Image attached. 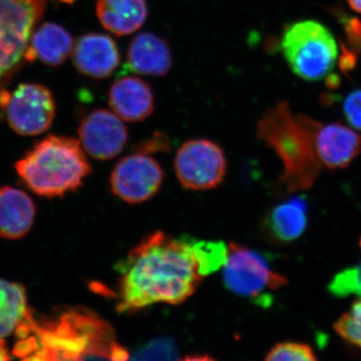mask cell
<instances>
[{
  "mask_svg": "<svg viewBox=\"0 0 361 361\" xmlns=\"http://www.w3.org/2000/svg\"><path fill=\"white\" fill-rule=\"evenodd\" d=\"M116 308L133 313L154 304L179 305L193 295L204 276L193 238L163 232L145 237L118 265Z\"/></svg>",
  "mask_w": 361,
  "mask_h": 361,
  "instance_id": "1",
  "label": "cell"
},
{
  "mask_svg": "<svg viewBox=\"0 0 361 361\" xmlns=\"http://www.w3.org/2000/svg\"><path fill=\"white\" fill-rule=\"evenodd\" d=\"M16 334L20 361H129L110 323L85 308L44 320L30 311Z\"/></svg>",
  "mask_w": 361,
  "mask_h": 361,
  "instance_id": "2",
  "label": "cell"
},
{
  "mask_svg": "<svg viewBox=\"0 0 361 361\" xmlns=\"http://www.w3.org/2000/svg\"><path fill=\"white\" fill-rule=\"evenodd\" d=\"M319 125L310 116L293 113L284 102L259 120L257 137L281 161V182L289 193L310 189L322 172L316 149Z\"/></svg>",
  "mask_w": 361,
  "mask_h": 361,
  "instance_id": "3",
  "label": "cell"
},
{
  "mask_svg": "<svg viewBox=\"0 0 361 361\" xmlns=\"http://www.w3.org/2000/svg\"><path fill=\"white\" fill-rule=\"evenodd\" d=\"M16 172L33 193L54 198L77 191L92 172L78 140L49 135L16 164Z\"/></svg>",
  "mask_w": 361,
  "mask_h": 361,
  "instance_id": "4",
  "label": "cell"
},
{
  "mask_svg": "<svg viewBox=\"0 0 361 361\" xmlns=\"http://www.w3.org/2000/svg\"><path fill=\"white\" fill-rule=\"evenodd\" d=\"M281 49L292 71L308 82H317L329 75L338 58L334 35L316 20L296 21L287 26Z\"/></svg>",
  "mask_w": 361,
  "mask_h": 361,
  "instance_id": "5",
  "label": "cell"
},
{
  "mask_svg": "<svg viewBox=\"0 0 361 361\" xmlns=\"http://www.w3.org/2000/svg\"><path fill=\"white\" fill-rule=\"evenodd\" d=\"M47 0H0V89L23 68Z\"/></svg>",
  "mask_w": 361,
  "mask_h": 361,
  "instance_id": "6",
  "label": "cell"
},
{
  "mask_svg": "<svg viewBox=\"0 0 361 361\" xmlns=\"http://www.w3.org/2000/svg\"><path fill=\"white\" fill-rule=\"evenodd\" d=\"M222 278L228 290L256 302L265 303V299L270 298L271 292L288 283L283 275L273 270L264 256L237 243L229 244Z\"/></svg>",
  "mask_w": 361,
  "mask_h": 361,
  "instance_id": "7",
  "label": "cell"
},
{
  "mask_svg": "<svg viewBox=\"0 0 361 361\" xmlns=\"http://www.w3.org/2000/svg\"><path fill=\"white\" fill-rule=\"evenodd\" d=\"M0 109L11 129L20 135H37L51 127L56 102L49 87L21 84L13 90L0 89Z\"/></svg>",
  "mask_w": 361,
  "mask_h": 361,
  "instance_id": "8",
  "label": "cell"
},
{
  "mask_svg": "<svg viewBox=\"0 0 361 361\" xmlns=\"http://www.w3.org/2000/svg\"><path fill=\"white\" fill-rule=\"evenodd\" d=\"M176 176L185 189L206 191L222 184L227 172L224 151L210 140L194 139L180 147L174 161Z\"/></svg>",
  "mask_w": 361,
  "mask_h": 361,
  "instance_id": "9",
  "label": "cell"
},
{
  "mask_svg": "<svg viewBox=\"0 0 361 361\" xmlns=\"http://www.w3.org/2000/svg\"><path fill=\"white\" fill-rule=\"evenodd\" d=\"M163 168L145 152L126 156L114 168L111 192L128 204H141L153 198L163 184Z\"/></svg>",
  "mask_w": 361,
  "mask_h": 361,
  "instance_id": "10",
  "label": "cell"
},
{
  "mask_svg": "<svg viewBox=\"0 0 361 361\" xmlns=\"http://www.w3.org/2000/svg\"><path fill=\"white\" fill-rule=\"evenodd\" d=\"M78 137L85 153L99 161L120 155L129 140L122 118L114 111L97 109L80 121Z\"/></svg>",
  "mask_w": 361,
  "mask_h": 361,
  "instance_id": "11",
  "label": "cell"
},
{
  "mask_svg": "<svg viewBox=\"0 0 361 361\" xmlns=\"http://www.w3.org/2000/svg\"><path fill=\"white\" fill-rule=\"evenodd\" d=\"M71 56L78 73L94 80L110 77L121 61L115 40L110 35L97 32L82 35L75 42Z\"/></svg>",
  "mask_w": 361,
  "mask_h": 361,
  "instance_id": "12",
  "label": "cell"
},
{
  "mask_svg": "<svg viewBox=\"0 0 361 361\" xmlns=\"http://www.w3.org/2000/svg\"><path fill=\"white\" fill-rule=\"evenodd\" d=\"M111 111L123 121L139 123L155 111V94L148 82L137 77L118 78L109 90Z\"/></svg>",
  "mask_w": 361,
  "mask_h": 361,
  "instance_id": "13",
  "label": "cell"
},
{
  "mask_svg": "<svg viewBox=\"0 0 361 361\" xmlns=\"http://www.w3.org/2000/svg\"><path fill=\"white\" fill-rule=\"evenodd\" d=\"M316 149L322 167L329 170L348 168L361 153V137L342 123H320Z\"/></svg>",
  "mask_w": 361,
  "mask_h": 361,
  "instance_id": "14",
  "label": "cell"
},
{
  "mask_svg": "<svg viewBox=\"0 0 361 361\" xmlns=\"http://www.w3.org/2000/svg\"><path fill=\"white\" fill-rule=\"evenodd\" d=\"M127 66L140 75L165 77L172 68V51L163 37L152 32L139 33L128 49Z\"/></svg>",
  "mask_w": 361,
  "mask_h": 361,
  "instance_id": "15",
  "label": "cell"
},
{
  "mask_svg": "<svg viewBox=\"0 0 361 361\" xmlns=\"http://www.w3.org/2000/svg\"><path fill=\"white\" fill-rule=\"evenodd\" d=\"M73 37L63 26L44 23L37 26L26 52L27 63L39 59L45 66L56 68L65 63L73 51Z\"/></svg>",
  "mask_w": 361,
  "mask_h": 361,
  "instance_id": "16",
  "label": "cell"
},
{
  "mask_svg": "<svg viewBox=\"0 0 361 361\" xmlns=\"http://www.w3.org/2000/svg\"><path fill=\"white\" fill-rule=\"evenodd\" d=\"M35 206L30 196L16 188H0V237L20 239L32 229Z\"/></svg>",
  "mask_w": 361,
  "mask_h": 361,
  "instance_id": "17",
  "label": "cell"
},
{
  "mask_svg": "<svg viewBox=\"0 0 361 361\" xmlns=\"http://www.w3.org/2000/svg\"><path fill=\"white\" fill-rule=\"evenodd\" d=\"M96 13L104 30L125 37L144 25L149 7L147 0H97Z\"/></svg>",
  "mask_w": 361,
  "mask_h": 361,
  "instance_id": "18",
  "label": "cell"
},
{
  "mask_svg": "<svg viewBox=\"0 0 361 361\" xmlns=\"http://www.w3.org/2000/svg\"><path fill=\"white\" fill-rule=\"evenodd\" d=\"M308 204L303 196H294L277 204L265 218V230L275 241L289 243L305 232Z\"/></svg>",
  "mask_w": 361,
  "mask_h": 361,
  "instance_id": "19",
  "label": "cell"
},
{
  "mask_svg": "<svg viewBox=\"0 0 361 361\" xmlns=\"http://www.w3.org/2000/svg\"><path fill=\"white\" fill-rule=\"evenodd\" d=\"M30 311L25 287L0 279V341L16 332Z\"/></svg>",
  "mask_w": 361,
  "mask_h": 361,
  "instance_id": "20",
  "label": "cell"
},
{
  "mask_svg": "<svg viewBox=\"0 0 361 361\" xmlns=\"http://www.w3.org/2000/svg\"><path fill=\"white\" fill-rule=\"evenodd\" d=\"M329 291L336 298L361 297V260L357 264L337 273L329 285Z\"/></svg>",
  "mask_w": 361,
  "mask_h": 361,
  "instance_id": "21",
  "label": "cell"
},
{
  "mask_svg": "<svg viewBox=\"0 0 361 361\" xmlns=\"http://www.w3.org/2000/svg\"><path fill=\"white\" fill-rule=\"evenodd\" d=\"M334 329L344 341L361 349V298L336 320Z\"/></svg>",
  "mask_w": 361,
  "mask_h": 361,
  "instance_id": "22",
  "label": "cell"
},
{
  "mask_svg": "<svg viewBox=\"0 0 361 361\" xmlns=\"http://www.w3.org/2000/svg\"><path fill=\"white\" fill-rule=\"evenodd\" d=\"M265 361H318L307 344L300 342H282L271 349Z\"/></svg>",
  "mask_w": 361,
  "mask_h": 361,
  "instance_id": "23",
  "label": "cell"
},
{
  "mask_svg": "<svg viewBox=\"0 0 361 361\" xmlns=\"http://www.w3.org/2000/svg\"><path fill=\"white\" fill-rule=\"evenodd\" d=\"M343 114L351 127L361 130V89L353 90L343 102Z\"/></svg>",
  "mask_w": 361,
  "mask_h": 361,
  "instance_id": "24",
  "label": "cell"
},
{
  "mask_svg": "<svg viewBox=\"0 0 361 361\" xmlns=\"http://www.w3.org/2000/svg\"><path fill=\"white\" fill-rule=\"evenodd\" d=\"M0 361H11L6 346H4V342L2 341H0Z\"/></svg>",
  "mask_w": 361,
  "mask_h": 361,
  "instance_id": "25",
  "label": "cell"
},
{
  "mask_svg": "<svg viewBox=\"0 0 361 361\" xmlns=\"http://www.w3.org/2000/svg\"><path fill=\"white\" fill-rule=\"evenodd\" d=\"M348 6L356 13H361V0H346Z\"/></svg>",
  "mask_w": 361,
  "mask_h": 361,
  "instance_id": "26",
  "label": "cell"
},
{
  "mask_svg": "<svg viewBox=\"0 0 361 361\" xmlns=\"http://www.w3.org/2000/svg\"><path fill=\"white\" fill-rule=\"evenodd\" d=\"M182 361H215L212 360V358L209 357V356L204 355H195V356H188V357L185 358Z\"/></svg>",
  "mask_w": 361,
  "mask_h": 361,
  "instance_id": "27",
  "label": "cell"
},
{
  "mask_svg": "<svg viewBox=\"0 0 361 361\" xmlns=\"http://www.w3.org/2000/svg\"><path fill=\"white\" fill-rule=\"evenodd\" d=\"M61 2H63V4H73V2L75 1V0H59Z\"/></svg>",
  "mask_w": 361,
  "mask_h": 361,
  "instance_id": "28",
  "label": "cell"
}]
</instances>
